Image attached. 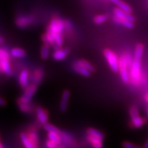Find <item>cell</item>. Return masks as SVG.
<instances>
[{
	"label": "cell",
	"instance_id": "26",
	"mask_svg": "<svg viewBox=\"0 0 148 148\" xmlns=\"http://www.w3.org/2000/svg\"><path fill=\"white\" fill-rule=\"evenodd\" d=\"M143 45L142 44H138L136 46L134 49V58H141L143 56Z\"/></svg>",
	"mask_w": 148,
	"mask_h": 148
},
{
	"label": "cell",
	"instance_id": "33",
	"mask_svg": "<svg viewBox=\"0 0 148 148\" xmlns=\"http://www.w3.org/2000/svg\"><path fill=\"white\" fill-rule=\"evenodd\" d=\"M6 104V101L2 97H0V106H4Z\"/></svg>",
	"mask_w": 148,
	"mask_h": 148
},
{
	"label": "cell",
	"instance_id": "4",
	"mask_svg": "<svg viewBox=\"0 0 148 148\" xmlns=\"http://www.w3.org/2000/svg\"><path fill=\"white\" fill-rule=\"evenodd\" d=\"M103 55L111 70L114 72L119 71V58L116 53L110 49H106L103 51Z\"/></svg>",
	"mask_w": 148,
	"mask_h": 148
},
{
	"label": "cell",
	"instance_id": "19",
	"mask_svg": "<svg viewBox=\"0 0 148 148\" xmlns=\"http://www.w3.org/2000/svg\"><path fill=\"white\" fill-rule=\"evenodd\" d=\"M113 20L115 23H118V24H121V25H123V26L127 27V28H128V29H132L134 26V22L129 21V20L123 19V18H118L115 16H113Z\"/></svg>",
	"mask_w": 148,
	"mask_h": 148
},
{
	"label": "cell",
	"instance_id": "11",
	"mask_svg": "<svg viewBox=\"0 0 148 148\" xmlns=\"http://www.w3.org/2000/svg\"><path fill=\"white\" fill-rule=\"evenodd\" d=\"M9 60L10 59H0V72L10 76L12 75V69Z\"/></svg>",
	"mask_w": 148,
	"mask_h": 148
},
{
	"label": "cell",
	"instance_id": "1",
	"mask_svg": "<svg viewBox=\"0 0 148 148\" xmlns=\"http://www.w3.org/2000/svg\"><path fill=\"white\" fill-rule=\"evenodd\" d=\"M65 29V21L60 18L56 17L51 20L47 31L42 36L45 43L52 45L56 49L60 48L63 44V33Z\"/></svg>",
	"mask_w": 148,
	"mask_h": 148
},
{
	"label": "cell",
	"instance_id": "31",
	"mask_svg": "<svg viewBox=\"0 0 148 148\" xmlns=\"http://www.w3.org/2000/svg\"><path fill=\"white\" fill-rule=\"evenodd\" d=\"M10 57L8 51L0 48V59H10Z\"/></svg>",
	"mask_w": 148,
	"mask_h": 148
},
{
	"label": "cell",
	"instance_id": "36",
	"mask_svg": "<svg viewBox=\"0 0 148 148\" xmlns=\"http://www.w3.org/2000/svg\"><path fill=\"white\" fill-rule=\"evenodd\" d=\"M145 100L147 101L148 102V93L147 94V95H146V96H145Z\"/></svg>",
	"mask_w": 148,
	"mask_h": 148
},
{
	"label": "cell",
	"instance_id": "29",
	"mask_svg": "<svg viewBox=\"0 0 148 148\" xmlns=\"http://www.w3.org/2000/svg\"><path fill=\"white\" fill-rule=\"evenodd\" d=\"M27 136L33 143H34L36 145H38V137L37 133L35 131H29V132L27 133Z\"/></svg>",
	"mask_w": 148,
	"mask_h": 148
},
{
	"label": "cell",
	"instance_id": "25",
	"mask_svg": "<svg viewBox=\"0 0 148 148\" xmlns=\"http://www.w3.org/2000/svg\"><path fill=\"white\" fill-rule=\"evenodd\" d=\"M87 134L101 138H103V137H104V135H103V134L101 131H99V130L93 128V127H90V128L87 130Z\"/></svg>",
	"mask_w": 148,
	"mask_h": 148
},
{
	"label": "cell",
	"instance_id": "16",
	"mask_svg": "<svg viewBox=\"0 0 148 148\" xmlns=\"http://www.w3.org/2000/svg\"><path fill=\"white\" fill-rule=\"evenodd\" d=\"M73 69L75 72H76L77 73L79 74V75H82V76L84 77H88L90 76V74H91L92 72L90 71L89 70L86 69V68L83 67V66L79 65L74 62L73 64Z\"/></svg>",
	"mask_w": 148,
	"mask_h": 148
},
{
	"label": "cell",
	"instance_id": "30",
	"mask_svg": "<svg viewBox=\"0 0 148 148\" xmlns=\"http://www.w3.org/2000/svg\"><path fill=\"white\" fill-rule=\"evenodd\" d=\"M122 146L123 148H145L144 147H141L139 145H136L128 141H124L122 143Z\"/></svg>",
	"mask_w": 148,
	"mask_h": 148
},
{
	"label": "cell",
	"instance_id": "3",
	"mask_svg": "<svg viewBox=\"0 0 148 148\" xmlns=\"http://www.w3.org/2000/svg\"><path fill=\"white\" fill-rule=\"evenodd\" d=\"M140 60L141 58H134L132 65L130 68V81L135 86H138L141 83L142 73L140 71Z\"/></svg>",
	"mask_w": 148,
	"mask_h": 148
},
{
	"label": "cell",
	"instance_id": "15",
	"mask_svg": "<svg viewBox=\"0 0 148 148\" xmlns=\"http://www.w3.org/2000/svg\"><path fill=\"white\" fill-rule=\"evenodd\" d=\"M110 1L114 5H116L118 8L121 9L122 10L125 12H128V13H132V9L130 5L122 0H110Z\"/></svg>",
	"mask_w": 148,
	"mask_h": 148
},
{
	"label": "cell",
	"instance_id": "22",
	"mask_svg": "<svg viewBox=\"0 0 148 148\" xmlns=\"http://www.w3.org/2000/svg\"><path fill=\"white\" fill-rule=\"evenodd\" d=\"M61 134L58 132H48L47 133V137L48 139L53 140V142H55L56 144H58L60 143L61 139Z\"/></svg>",
	"mask_w": 148,
	"mask_h": 148
},
{
	"label": "cell",
	"instance_id": "28",
	"mask_svg": "<svg viewBox=\"0 0 148 148\" xmlns=\"http://www.w3.org/2000/svg\"><path fill=\"white\" fill-rule=\"evenodd\" d=\"M43 127L47 132H54L61 133L60 130H59L58 127H56L55 125L51 124V123H46V124L43 125Z\"/></svg>",
	"mask_w": 148,
	"mask_h": 148
},
{
	"label": "cell",
	"instance_id": "5",
	"mask_svg": "<svg viewBox=\"0 0 148 148\" xmlns=\"http://www.w3.org/2000/svg\"><path fill=\"white\" fill-rule=\"evenodd\" d=\"M130 114L131 118V123L135 128H140L145 124V120L140 116L138 109L136 106H133L130 110Z\"/></svg>",
	"mask_w": 148,
	"mask_h": 148
},
{
	"label": "cell",
	"instance_id": "24",
	"mask_svg": "<svg viewBox=\"0 0 148 148\" xmlns=\"http://www.w3.org/2000/svg\"><path fill=\"white\" fill-rule=\"evenodd\" d=\"M75 62L76 64H79V65L82 66H83V67H84V68H86V69H88L90 71L93 72L94 71H95V68H94V66H92L89 62H88L87 60H82V59H81V60H77L76 62Z\"/></svg>",
	"mask_w": 148,
	"mask_h": 148
},
{
	"label": "cell",
	"instance_id": "14",
	"mask_svg": "<svg viewBox=\"0 0 148 148\" xmlns=\"http://www.w3.org/2000/svg\"><path fill=\"white\" fill-rule=\"evenodd\" d=\"M103 138L88 135L87 140L93 148H102Z\"/></svg>",
	"mask_w": 148,
	"mask_h": 148
},
{
	"label": "cell",
	"instance_id": "37",
	"mask_svg": "<svg viewBox=\"0 0 148 148\" xmlns=\"http://www.w3.org/2000/svg\"><path fill=\"white\" fill-rule=\"evenodd\" d=\"M0 148H3L2 144L1 143V139H0Z\"/></svg>",
	"mask_w": 148,
	"mask_h": 148
},
{
	"label": "cell",
	"instance_id": "21",
	"mask_svg": "<svg viewBox=\"0 0 148 148\" xmlns=\"http://www.w3.org/2000/svg\"><path fill=\"white\" fill-rule=\"evenodd\" d=\"M10 54L12 57L14 58H21L25 56L26 53H25V50L23 49L18 47L13 48L10 51Z\"/></svg>",
	"mask_w": 148,
	"mask_h": 148
},
{
	"label": "cell",
	"instance_id": "23",
	"mask_svg": "<svg viewBox=\"0 0 148 148\" xmlns=\"http://www.w3.org/2000/svg\"><path fill=\"white\" fill-rule=\"evenodd\" d=\"M49 45L47 43H45L42 46L40 49V57L43 60H46L49 58Z\"/></svg>",
	"mask_w": 148,
	"mask_h": 148
},
{
	"label": "cell",
	"instance_id": "20",
	"mask_svg": "<svg viewBox=\"0 0 148 148\" xmlns=\"http://www.w3.org/2000/svg\"><path fill=\"white\" fill-rule=\"evenodd\" d=\"M17 104L20 110L24 113H31L32 112V106H31L29 103H23L21 101H17Z\"/></svg>",
	"mask_w": 148,
	"mask_h": 148
},
{
	"label": "cell",
	"instance_id": "2",
	"mask_svg": "<svg viewBox=\"0 0 148 148\" xmlns=\"http://www.w3.org/2000/svg\"><path fill=\"white\" fill-rule=\"evenodd\" d=\"M133 59L134 57L132 56L130 52L123 53L119 58V72L122 81L125 84L130 82L128 69L132 65Z\"/></svg>",
	"mask_w": 148,
	"mask_h": 148
},
{
	"label": "cell",
	"instance_id": "7",
	"mask_svg": "<svg viewBox=\"0 0 148 148\" xmlns=\"http://www.w3.org/2000/svg\"><path fill=\"white\" fill-rule=\"evenodd\" d=\"M36 114L38 121L42 125H45L48 123L49 116L47 110L42 107H38L36 110Z\"/></svg>",
	"mask_w": 148,
	"mask_h": 148
},
{
	"label": "cell",
	"instance_id": "34",
	"mask_svg": "<svg viewBox=\"0 0 148 148\" xmlns=\"http://www.w3.org/2000/svg\"><path fill=\"white\" fill-rule=\"evenodd\" d=\"M143 147H145V148H148V138H147V140H145V143H144V146H143Z\"/></svg>",
	"mask_w": 148,
	"mask_h": 148
},
{
	"label": "cell",
	"instance_id": "18",
	"mask_svg": "<svg viewBox=\"0 0 148 148\" xmlns=\"http://www.w3.org/2000/svg\"><path fill=\"white\" fill-rule=\"evenodd\" d=\"M44 76V71L41 69H37L33 73L32 80L34 84H38L41 82Z\"/></svg>",
	"mask_w": 148,
	"mask_h": 148
},
{
	"label": "cell",
	"instance_id": "9",
	"mask_svg": "<svg viewBox=\"0 0 148 148\" xmlns=\"http://www.w3.org/2000/svg\"><path fill=\"white\" fill-rule=\"evenodd\" d=\"M114 16H115L118 18H123V19L129 20V21H131L132 22H134L136 21V18H135L134 16L131 14V13L125 12V11L122 10L121 9L119 8H116L114 9Z\"/></svg>",
	"mask_w": 148,
	"mask_h": 148
},
{
	"label": "cell",
	"instance_id": "12",
	"mask_svg": "<svg viewBox=\"0 0 148 148\" xmlns=\"http://www.w3.org/2000/svg\"><path fill=\"white\" fill-rule=\"evenodd\" d=\"M33 17L29 16H21L16 19V25L20 27H25L28 26L33 23Z\"/></svg>",
	"mask_w": 148,
	"mask_h": 148
},
{
	"label": "cell",
	"instance_id": "35",
	"mask_svg": "<svg viewBox=\"0 0 148 148\" xmlns=\"http://www.w3.org/2000/svg\"><path fill=\"white\" fill-rule=\"evenodd\" d=\"M3 42V38L1 36H0V43H2Z\"/></svg>",
	"mask_w": 148,
	"mask_h": 148
},
{
	"label": "cell",
	"instance_id": "6",
	"mask_svg": "<svg viewBox=\"0 0 148 148\" xmlns=\"http://www.w3.org/2000/svg\"><path fill=\"white\" fill-rule=\"evenodd\" d=\"M37 90V85L33 83L32 84H29L25 88L24 94L21 97L18 98L17 101H21L23 103H29L31 99L36 93Z\"/></svg>",
	"mask_w": 148,
	"mask_h": 148
},
{
	"label": "cell",
	"instance_id": "38",
	"mask_svg": "<svg viewBox=\"0 0 148 148\" xmlns=\"http://www.w3.org/2000/svg\"><path fill=\"white\" fill-rule=\"evenodd\" d=\"M147 118H148V109H147Z\"/></svg>",
	"mask_w": 148,
	"mask_h": 148
},
{
	"label": "cell",
	"instance_id": "27",
	"mask_svg": "<svg viewBox=\"0 0 148 148\" xmlns=\"http://www.w3.org/2000/svg\"><path fill=\"white\" fill-rule=\"evenodd\" d=\"M108 19V16L106 15V14H98V15H96L93 18V21L95 24H97V25H100V24H102L106 22Z\"/></svg>",
	"mask_w": 148,
	"mask_h": 148
},
{
	"label": "cell",
	"instance_id": "13",
	"mask_svg": "<svg viewBox=\"0 0 148 148\" xmlns=\"http://www.w3.org/2000/svg\"><path fill=\"white\" fill-rule=\"evenodd\" d=\"M18 83L21 88H25L29 85V72L27 70H23L18 75Z\"/></svg>",
	"mask_w": 148,
	"mask_h": 148
},
{
	"label": "cell",
	"instance_id": "17",
	"mask_svg": "<svg viewBox=\"0 0 148 148\" xmlns=\"http://www.w3.org/2000/svg\"><path fill=\"white\" fill-rule=\"evenodd\" d=\"M20 138L25 148H37V145L29 139L25 133H21L20 134Z\"/></svg>",
	"mask_w": 148,
	"mask_h": 148
},
{
	"label": "cell",
	"instance_id": "8",
	"mask_svg": "<svg viewBox=\"0 0 148 148\" xmlns=\"http://www.w3.org/2000/svg\"><path fill=\"white\" fill-rule=\"evenodd\" d=\"M69 53L68 49H62V48H57L52 53V58L57 61H62L67 57Z\"/></svg>",
	"mask_w": 148,
	"mask_h": 148
},
{
	"label": "cell",
	"instance_id": "32",
	"mask_svg": "<svg viewBox=\"0 0 148 148\" xmlns=\"http://www.w3.org/2000/svg\"><path fill=\"white\" fill-rule=\"evenodd\" d=\"M57 145H58V144H56L55 142H53V140H51L48 139L47 141H46V146H47V148H56Z\"/></svg>",
	"mask_w": 148,
	"mask_h": 148
},
{
	"label": "cell",
	"instance_id": "10",
	"mask_svg": "<svg viewBox=\"0 0 148 148\" xmlns=\"http://www.w3.org/2000/svg\"><path fill=\"white\" fill-rule=\"evenodd\" d=\"M70 97V92L68 90H65L62 92L60 101V110L62 112H65L67 109L68 103Z\"/></svg>",
	"mask_w": 148,
	"mask_h": 148
}]
</instances>
